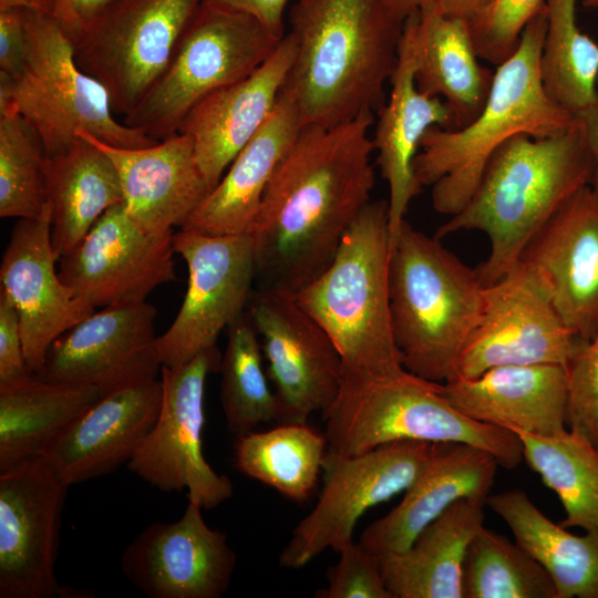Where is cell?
<instances>
[{
    "mask_svg": "<svg viewBox=\"0 0 598 598\" xmlns=\"http://www.w3.org/2000/svg\"><path fill=\"white\" fill-rule=\"evenodd\" d=\"M27 364L17 308L0 289V388L31 380Z\"/></svg>",
    "mask_w": 598,
    "mask_h": 598,
    "instance_id": "cell-43",
    "label": "cell"
},
{
    "mask_svg": "<svg viewBox=\"0 0 598 598\" xmlns=\"http://www.w3.org/2000/svg\"><path fill=\"white\" fill-rule=\"evenodd\" d=\"M70 485L43 457L0 472V598H70L55 576Z\"/></svg>",
    "mask_w": 598,
    "mask_h": 598,
    "instance_id": "cell-14",
    "label": "cell"
},
{
    "mask_svg": "<svg viewBox=\"0 0 598 598\" xmlns=\"http://www.w3.org/2000/svg\"><path fill=\"white\" fill-rule=\"evenodd\" d=\"M565 369L567 426L598 450V331L579 341Z\"/></svg>",
    "mask_w": 598,
    "mask_h": 598,
    "instance_id": "cell-41",
    "label": "cell"
},
{
    "mask_svg": "<svg viewBox=\"0 0 598 598\" xmlns=\"http://www.w3.org/2000/svg\"><path fill=\"white\" fill-rule=\"evenodd\" d=\"M322 415L328 455H357L398 441L461 442L491 453L507 470L524 461L515 433L466 416L446 399L442 383L405 369L382 377L343 374Z\"/></svg>",
    "mask_w": 598,
    "mask_h": 598,
    "instance_id": "cell-7",
    "label": "cell"
},
{
    "mask_svg": "<svg viewBox=\"0 0 598 598\" xmlns=\"http://www.w3.org/2000/svg\"><path fill=\"white\" fill-rule=\"evenodd\" d=\"M577 0H545L539 61L546 95L575 117L598 102V43L577 24Z\"/></svg>",
    "mask_w": 598,
    "mask_h": 598,
    "instance_id": "cell-36",
    "label": "cell"
},
{
    "mask_svg": "<svg viewBox=\"0 0 598 598\" xmlns=\"http://www.w3.org/2000/svg\"><path fill=\"white\" fill-rule=\"evenodd\" d=\"M156 308L147 301L94 311L59 337L35 374L39 379L99 388L103 395L162 369Z\"/></svg>",
    "mask_w": 598,
    "mask_h": 598,
    "instance_id": "cell-18",
    "label": "cell"
},
{
    "mask_svg": "<svg viewBox=\"0 0 598 598\" xmlns=\"http://www.w3.org/2000/svg\"><path fill=\"white\" fill-rule=\"evenodd\" d=\"M217 347L190 361L161 369L162 402L155 425L128 468L163 492L187 491V499L213 509L233 496L230 480L203 454L204 392L207 377L219 370Z\"/></svg>",
    "mask_w": 598,
    "mask_h": 598,
    "instance_id": "cell-11",
    "label": "cell"
},
{
    "mask_svg": "<svg viewBox=\"0 0 598 598\" xmlns=\"http://www.w3.org/2000/svg\"><path fill=\"white\" fill-rule=\"evenodd\" d=\"M219 372L220 402L229 432L236 437L259 424L277 422L278 403L262 365L260 338L245 312L227 328Z\"/></svg>",
    "mask_w": 598,
    "mask_h": 598,
    "instance_id": "cell-37",
    "label": "cell"
},
{
    "mask_svg": "<svg viewBox=\"0 0 598 598\" xmlns=\"http://www.w3.org/2000/svg\"><path fill=\"white\" fill-rule=\"evenodd\" d=\"M44 174L52 246L60 259L106 210L123 203V192L110 157L80 135L66 150L48 156Z\"/></svg>",
    "mask_w": 598,
    "mask_h": 598,
    "instance_id": "cell-31",
    "label": "cell"
},
{
    "mask_svg": "<svg viewBox=\"0 0 598 598\" xmlns=\"http://www.w3.org/2000/svg\"><path fill=\"white\" fill-rule=\"evenodd\" d=\"M27 48L16 75L0 72V114L18 113L40 135L48 156L86 132L116 147L159 141L118 122L104 86L76 63L73 43L54 16L25 10Z\"/></svg>",
    "mask_w": 598,
    "mask_h": 598,
    "instance_id": "cell-8",
    "label": "cell"
},
{
    "mask_svg": "<svg viewBox=\"0 0 598 598\" xmlns=\"http://www.w3.org/2000/svg\"><path fill=\"white\" fill-rule=\"evenodd\" d=\"M250 300L247 312L267 361L278 403L277 423L306 424L338 395L343 377L340 353L293 292L260 287Z\"/></svg>",
    "mask_w": 598,
    "mask_h": 598,
    "instance_id": "cell-16",
    "label": "cell"
},
{
    "mask_svg": "<svg viewBox=\"0 0 598 598\" xmlns=\"http://www.w3.org/2000/svg\"><path fill=\"white\" fill-rule=\"evenodd\" d=\"M10 8L55 16V0H0V10Z\"/></svg>",
    "mask_w": 598,
    "mask_h": 598,
    "instance_id": "cell-50",
    "label": "cell"
},
{
    "mask_svg": "<svg viewBox=\"0 0 598 598\" xmlns=\"http://www.w3.org/2000/svg\"><path fill=\"white\" fill-rule=\"evenodd\" d=\"M545 6V0H495L482 14L468 22L480 59L495 66L516 50L526 24Z\"/></svg>",
    "mask_w": 598,
    "mask_h": 598,
    "instance_id": "cell-40",
    "label": "cell"
},
{
    "mask_svg": "<svg viewBox=\"0 0 598 598\" xmlns=\"http://www.w3.org/2000/svg\"><path fill=\"white\" fill-rule=\"evenodd\" d=\"M591 177L592 158L577 117L548 137L516 134L495 150L468 203L435 236L484 233L489 254L476 271L484 286L493 283L520 261L532 239Z\"/></svg>",
    "mask_w": 598,
    "mask_h": 598,
    "instance_id": "cell-3",
    "label": "cell"
},
{
    "mask_svg": "<svg viewBox=\"0 0 598 598\" xmlns=\"http://www.w3.org/2000/svg\"><path fill=\"white\" fill-rule=\"evenodd\" d=\"M498 463L488 452L461 442L432 443L419 474L401 502L374 520L360 544L381 556L405 550L416 536L462 498L487 501Z\"/></svg>",
    "mask_w": 598,
    "mask_h": 598,
    "instance_id": "cell-25",
    "label": "cell"
},
{
    "mask_svg": "<svg viewBox=\"0 0 598 598\" xmlns=\"http://www.w3.org/2000/svg\"><path fill=\"white\" fill-rule=\"evenodd\" d=\"M468 22L432 9L416 22L415 84L420 92L443 97L453 128L468 125L488 99L494 72L478 62Z\"/></svg>",
    "mask_w": 598,
    "mask_h": 598,
    "instance_id": "cell-30",
    "label": "cell"
},
{
    "mask_svg": "<svg viewBox=\"0 0 598 598\" xmlns=\"http://www.w3.org/2000/svg\"><path fill=\"white\" fill-rule=\"evenodd\" d=\"M295 56V41L287 32L258 69L206 96L184 118L178 132L192 137L198 168L210 189L271 114Z\"/></svg>",
    "mask_w": 598,
    "mask_h": 598,
    "instance_id": "cell-24",
    "label": "cell"
},
{
    "mask_svg": "<svg viewBox=\"0 0 598 598\" xmlns=\"http://www.w3.org/2000/svg\"><path fill=\"white\" fill-rule=\"evenodd\" d=\"M495 0H434L433 10L440 14L467 22L486 11Z\"/></svg>",
    "mask_w": 598,
    "mask_h": 598,
    "instance_id": "cell-46",
    "label": "cell"
},
{
    "mask_svg": "<svg viewBox=\"0 0 598 598\" xmlns=\"http://www.w3.org/2000/svg\"><path fill=\"white\" fill-rule=\"evenodd\" d=\"M486 505L547 570L557 598H598V533H569L544 515L522 489L489 495Z\"/></svg>",
    "mask_w": 598,
    "mask_h": 598,
    "instance_id": "cell-32",
    "label": "cell"
},
{
    "mask_svg": "<svg viewBox=\"0 0 598 598\" xmlns=\"http://www.w3.org/2000/svg\"><path fill=\"white\" fill-rule=\"evenodd\" d=\"M282 38L245 11L202 0L167 66L123 123L157 141L178 133L196 104L251 74Z\"/></svg>",
    "mask_w": 598,
    "mask_h": 598,
    "instance_id": "cell-9",
    "label": "cell"
},
{
    "mask_svg": "<svg viewBox=\"0 0 598 598\" xmlns=\"http://www.w3.org/2000/svg\"><path fill=\"white\" fill-rule=\"evenodd\" d=\"M296 56L283 90L302 125L333 126L385 103L404 22L384 0H291Z\"/></svg>",
    "mask_w": 598,
    "mask_h": 598,
    "instance_id": "cell-2",
    "label": "cell"
},
{
    "mask_svg": "<svg viewBox=\"0 0 598 598\" xmlns=\"http://www.w3.org/2000/svg\"><path fill=\"white\" fill-rule=\"evenodd\" d=\"M581 4L588 9H598V0H581Z\"/></svg>",
    "mask_w": 598,
    "mask_h": 598,
    "instance_id": "cell-52",
    "label": "cell"
},
{
    "mask_svg": "<svg viewBox=\"0 0 598 598\" xmlns=\"http://www.w3.org/2000/svg\"><path fill=\"white\" fill-rule=\"evenodd\" d=\"M580 340L561 319L536 272L519 261L484 287L482 310L455 377L474 378L504 365L565 367Z\"/></svg>",
    "mask_w": 598,
    "mask_h": 598,
    "instance_id": "cell-15",
    "label": "cell"
},
{
    "mask_svg": "<svg viewBox=\"0 0 598 598\" xmlns=\"http://www.w3.org/2000/svg\"><path fill=\"white\" fill-rule=\"evenodd\" d=\"M463 598H557L547 570L516 540L482 527L468 544Z\"/></svg>",
    "mask_w": 598,
    "mask_h": 598,
    "instance_id": "cell-38",
    "label": "cell"
},
{
    "mask_svg": "<svg viewBox=\"0 0 598 598\" xmlns=\"http://www.w3.org/2000/svg\"><path fill=\"white\" fill-rule=\"evenodd\" d=\"M328 452L326 435L306 424H279L237 436L234 463L239 472L293 502L307 501Z\"/></svg>",
    "mask_w": 598,
    "mask_h": 598,
    "instance_id": "cell-34",
    "label": "cell"
},
{
    "mask_svg": "<svg viewBox=\"0 0 598 598\" xmlns=\"http://www.w3.org/2000/svg\"><path fill=\"white\" fill-rule=\"evenodd\" d=\"M51 239V209L18 219L2 255L0 289L17 308L29 370L37 374L52 343L95 308L61 280Z\"/></svg>",
    "mask_w": 598,
    "mask_h": 598,
    "instance_id": "cell-20",
    "label": "cell"
},
{
    "mask_svg": "<svg viewBox=\"0 0 598 598\" xmlns=\"http://www.w3.org/2000/svg\"><path fill=\"white\" fill-rule=\"evenodd\" d=\"M484 285L441 239L406 219L391 244L389 300L393 338L409 372L444 383L478 320Z\"/></svg>",
    "mask_w": 598,
    "mask_h": 598,
    "instance_id": "cell-5",
    "label": "cell"
},
{
    "mask_svg": "<svg viewBox=\"0 0 598 598\" xmlns=\"http://www.w3.org/2000/svg\"><path fill=\"white\" fill-rule=\"evenodd\" d=\"M432 443L398 441L351 456H326L324 485L312 511L299 522L279 555V565L300 569L327 549L353 540L354 527L371 507L404 492Z\"/></svg>",
    "mask_w": 598,
    "mask_h": 598,
    "instance_id": "cell-13",
    "label": "cell"
},
{
    "mask_svg": "<svg viewBox=\"0 0 598 598\" xmlns=\"http://www.w3.org/2000/svg\"><path fill=\"white\" fill-rule=\"evenodd\" d=\"M339 560L327 573L328 585L317 598H393L386 588L378 555L353 540L339 551Z\"/></svg>",
    "mask_w": 598,
    "mask_h": 598,
    "instance_id": "cell-42",
    "label": "cell"
},
{
    "mask_svg": "<svg viewBox=\"0 0 598 598\" xmlns=\"http://www.w3.org/2000/svg\"><path fill=\"white\" fill-rule=\"evenodd\" d=\"M173 234L145 230L117 204L59 259V276L94 308L145 302L155 288L176 280Z\"/></svg>",
    "mask_w": 598,
    "mask_h": 598,
    "instance_id": "cell-17",
    "label": "cell"
},
{
    "mask_svg": "<svg viewBox=\"0 0 598 598\" xmlns=\"http://www.w3.org/2000/svg\"><path fill=\"white\" fill-rule=\"evenodd\" d=\"M113 162L131 217L152 234H166L185 225L210 193L194 152V142L178 132L158 143L136 148L109 145L79 132Z\"/></svg>",
    "mask_w": 598,
    "mask_h": 598,
    "instance_id": "cell-26",
    "label": "cell"
},
{
    "mask_svg": "<svg viewBox=\"0 0 598 598\" xmlns=\"http://www.w3.org/2000/svg\"><path fill=\"white\" fill-rule=\"evenodd\" d=\"M515 434L522 442L524 461L564 507L559 525L598 533V450L569 429L550 436Z\"/></svg>",
    "mask_w": 598,
    "mask_h": 598,
    "instance_id": "cell-35",
    "label": "cell"
},
{
    "mask_svg": "<svg viewBox=\"0 0 598 598\" xmlns=\"http://www.w3.org/2000/svg\"><path fill=\"white\" fill-rule=\"evenodd\" d=\"M584 130L587 145L592 158V177L590 187L598 195V102L576 116Z\"/></svg>",
    "mask_w": 598,
    "mask_h": 598,
    "instance_id": "cell-47",
    "label": "cell"
},
{
    "mask_svg": "<svg viewBox=\"0 0 598 598\" xmlns=\"http://www.w3.org/2000/svg\"><path fill=\"white\" fill-rule=\"evenodd\" d=\"M116 0H72L74 14V35L72 41L81 29L105 11Z\"/></svg>",
    "mask_w": 598,
    "mask_h": 598,
    "instance_id": "cell-48",
    "label": "cell"
},
{
    "mask_svg": "<svg viewBox=\"0 0 598 598\" xmlns=\"http://www.w3.org/2000/svg\"><path fill=\"white\" fill-rule=\"evenodd\" d=\"M384 3L394 18L405 22L409 17L432 9L434 0H384Z\"/></svg>",
    "mask_w": 598,
    "mask_h": 598,
    "instance_id": "cell-49",
    "label": "cell"
},
{
    "mask_svg": "<svg viewBox=\"0 0 598 598\" xmlns=\"http://www.w3.org/2000/svg\"><path fill=\"white\" fill-rule=\"evenodd\" d=\"M373 112L333 126L303 125L279 162L249 233L260 287L296 293L331 262L371 202Z\"/></svg>",
    "mask_w": 598,
    "mask_h": 598,
    "instance_id": "cell-1",
    "label": "cell"
},
{
    "mask_svg": "<svg viewBox=\"0 0 598 598\" xmlns=\"http://www.w3.org/2000/svg\"><path fill=\"white\" fill-rule=\"evenodd\" d=\"M202 509L188 501L179 519L151 524L125 548L123 573L146 597L220 598L228 590L237 556Z\"/></svg>",
    "mask_w": 598,
    "mask_h": 598,
    "instance_id": "cell-19",
    "label": "cell"
},
{
    "mask_svg": "<svg viewBox=\"0 0 598 598\" xmlns=\"http://www.w3.org/2000/svg\"><path fill=\"white\" fill-rule=\"evenodd\" d=\"M245 11L260 20L276 35L285 33V13L291 0H206Z\"/></svg>",
    "mask_w": 598,
    "mask_h": 598,
    "instance_id": "cell-45",
    "label": "cell"
},
{
    "mask_svg": "<svg viewBox=\"0 0 598 598\" xmlns=\"http://www.w3.org/2000/svg\"><path fill=\"white\" fill-rule=\"evenodd\" d=\"M546 32L544 8L524 28L517 50L496 66L485 106L460 130L433 126L424 134L413 163L421 185L432 186L433 208L457 214L475 192L495 150L520 133L548 137L576 120L545 93L539 61Z\"/></svg>",
    "mask_w": 598,
    "mask_h": 598,
    "instance_id": "cell-4",
    "label": "cell"
},
{
    "mask_svg": "<svg viewBox=\"0 0 598 598\" xmlns=\"http://www.w3.org/2000/svg\"><path fill=\"white\" fill-rule=\"evenodd\" d=\"M161 380L114 390L86 409L44 450L43 456L71 486L128 463L156 423Z\"/></svg>",
    "mask_w": 598,
    "mask_h": 598,
    "instance_id": "cell-23",
    "label": "cell"
},
{
    "mask_svg": "<svg viewBox=\"0 0 598 598\" xmlns=\"http://www.w3.org/2000/svg\"><path fill=\"white\" fill-rule=\"evenodd\" d=\"M390 254L388 200H371L344 233L328 267L295 293L333 341L344 375L404 370L391 324Z\"/></svg>",
    "mask_w": 598,
    "mask_h": 598,
    "instance_id": "cell-6",
    "label": "cell"
},
{
    "mask_svg": "<svg viewBox=\"0 0 598 598\" xmlns=\"http://www.w3.org/2000/svg\"><path fill=\"white\" fill-rule=\"evenodd\" d=\"M302 126L292 97L282 89L267 121L182 228L249 235L265 190Z\"/></svg>",
    "mask_w": 598,
    "mask_h": 598,
    "instance_id": "cell-28",
    "label": "cell"
},
{
    "mask_svg": "<svg viewBox=\"0 0 598 598\" xmlns=\"http://www.w3.org/2000/svg\"><path fill=\"white\" fill-rule=\"evenodd\" d=\"M25 48V10H0V72L16 75L23 64Z\"/></svg>",
    "mask_w": 598,
    "mask_h": 598,
    "instance_id": "cell-44",
    "label": "cell"
},
{
    "mask_svg": "<svg viewBox=\"0 0 598 598\" xmlns=\"http://www.w3.org/2000/svg\"><path fill=\"white\" fill-rule=\"evenodd\" d=\"M103 396L91 385L31 380L0 388V472L41 456L79 415Z\"/></svg>",
    "mask_w": 598,
    "mask_h": 598,
    "instance_id": "cell-33",
    "label": "cell"
},
{
    "mask_svg": "<svg viewBox=\"0 0 598 598\" xmlns=\"http://www.w3.org/2000/svg\"><path fill=\"white\" fill-rule=\"evenodd\" d=\"M202 0H116L72 41L78 65L126 116L167 66Z\"/></svg>",
    "mask_w": 598,
    "mask_h": 598,
    "instance_id": "cell-10",
    "label": "cell"
},
{
    "mask_svg": "<svg viewBox=\"0 0 598 598\" xmlns=\"http://www.w3.org/2000/svg\"><path fill=\"white\" fill-rule=\"evenodd\" d=\"M478 498H462L430 523L403 551L381 555L380 569L393 598H463L464 560L484 526Z\"/></svg>",
    "mask_w": 598,
    "mask_h": 598,
    "instance_id": "cell-29",
    "label": "cell"
},
{
    "mask_svg": "<svg viewBox=\"0 0 598 598\" xmlns=\"http://www.w3.org/2000/svg\"><path fill=\"white\" fill-rule=\"evenodd\" d=\"M466 416L513 433L550 436L567 430V375L560 364L504 365L442 383Z\"/></svg>",
    "mask_w": 598,
    "mask_h": 598,
    "instance_id": "cell-27",
    "label": "cell"
},
{
    "mask_svg": "<svg viewBox=\"0 0 598 598\" xmlns=\"http://www.w3.org/2000/svg\"><path fill=\"white\" fill-rule=\"evenodd\" d=\"M172 243L186 262L188 279L174 321L157 339L165 367L186 363L215 348L221 331L245 313L257 278L250 235H209L181 228Z\"/></svg>",
    "mask_w": 598,
    "mask_h": 598,
    "instance_id": "cell-12",
    "label": "cell"
},
{
    "mask_svg": "<svg viewBox=\"0 0 598 598\" xmlns=\"http://www.w3.org/2000/svg\"><path fill=\"white\" fill-rule=\"evenodd\" d=\"M56 20L72 41L74 35V14L72 0H55Z\"/></svg>",
    "mask_w": 598,
    "mask_h": 598,
    "instance_id": "cell-51",
    "label": "cell"
},
{
    "mask_svg": "<svg viewBox=\"0 0 598 598\" xmlns=\"http://www.w3.org/2000/svg\"><path fill=\"white\" fill-rule=\"evenodd\" d=\"M48 154L34 127L18 113L0 114V217L38 218L47 206Z\"/></svg>",
    "mask_w": 598,
    "mask_h": 598,
    "instance_id": "cell-39",
    "label": "cell"
},
{
    "mask_svg": "<svg viewBox=\"0 0 598 598\" xmlns=\"http://www.w3.org/2000/svg\"><path fill=\"white\" fill-rule=\"evenodd\" d=\"M520 261L548 291L566 326L588 340L598 331V195L577 192L532 239Z\"/></svg>",
    "mask_w": 598,
    "mask_h": 598,
    "instance_id": "cell-21",
    "label": "cell"
},
{
    "mask_svg": "<svg viewBox=\"0 0 598 598\" xmlns=\"http://www.w3.org/2000/svg\"><path fill=\"white\" fill-rule=\"evenodd\" d=\"M419 13L403 25L398 61L390 78L391 92L379 109L372 138L377 165L388 183L389 230L395 239L412 199L421 192L413 168L424 134L433 126L453 128V116L439 96L420 92L415 84L416 22Z\"/></svg>",
    "mask_w": 598,
    "mask_h": 598,
    "instance_id": "cell-22",
    "label": "cell"
}]
</instances>
